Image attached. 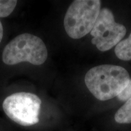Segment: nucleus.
Here are the masks:
<instances>
[{"mask_svg":"<svg viewBox=\"0 0 131 131\" xmlns=\"http://www.w3.org/2000/svg\"><path fill=\"white\" fill-rule=\"evenodd\" d=\"M130 77L119 66L104 64L92 68L85 75L87 88L96 98L106 101L118 96L128 84Z\"/></svg>","mask_w":131,"mask_h":131,"instance_id":"obj_1","label":"nucleus"},{"mask_svg":"<svg viewBox=\"0 0 131 131\" xmlns=\"http://www.w3.org/2000/svg\"><path fill=\"white\" fill-rule=\"evenodd\" d=\"M48 52L41 39L32 34H21L11 41L3 50L2 58L6 64L15 65L29 62L34 65L42 64Z\"/></svg>","mask_w":131,"mask_h":131,"instance_id":"obj_2","label":"nucleus"},{"mask_svg":"<svg viewBox=\"0 0 131 131\" xmlns=\"http://www.w3.org/2000/svg\"><path fill=\"white\" fill-rule=\"evenodd\" d=\"M99 0H75L69 7L64 26L69 37L80 39L91 33L99 14Z\"/></svg>","mask_w":131,"mask_h":131,"instance_id":"obj_3","label":"nucleus"},{"mask_svg":"<svg viewBox=\"0 0 131 131\" xmlns=\"http://www.w3.org/2000/svg\"><path fill=\"white\" fill-rule=\"evenodd\" d=\"M41 100L36 95L18 92L5 98L3 107L7 117L16 123L30 126L39 122Z\"/></svg>","mask_w":131,"mask_h":131,"instance_id":"obj_4","label":"nucleus"},{"mask_svg":"<svg viewBox=\"0 0 131 131\" xmlns=\"http://www.w3.org/2000/svg\"><path fill=\"white\" fill-rule=\"evenodd\" d=\"M126 33V27L115 22L112 11L103 8L91 32L93 37L92 43L100 51H107L120 42Z\"/></svg>","mask_w":131,"mask_h":131,"instance_id":"obj_5","label":"nucleus"},{"mask_svg":"<svg viewBox=\"0 0 131 131\" xmlns=\"http://www.w3.org/2000/svg\"><path fill=\"white\" fill-rule=\"evenodd\" d=\"M115 53L120 60H131V33L127 39L120 41L116 46Z\"/></svg>","mask_w":131,"mask_h":131,"instance_id":"obj_6","label":"nucleus"},{"mask_svg":"<svg viewBox=\"0 0 131 131\" xmlns=\"http://www.w3.org/2000/svg\"><path fill=\"white\" fill-rule=\"evenodd\" d=\"M115 120L118 123H131V98L118 110L115 115Z\"/></svg>","mask_w":131,"mask_h":131,"instance_id":"obj_7","label":"nucleus"},{"mask_svg":"<svg viewBox=\"0 0 131 131\" xmlns=\"http://www.w3.org/2000/svg\"><path fill=\"white\" fill-rule=\"evenodd\" d=\"M16 4V0H0V18L9 16L14 10Z\"/></svg>","mask_w":131,"mask_h":131,"instance_id":"obj_8","label":"nucleus"},{"mask_svg":"<svg viewBox=\"0 0 131 131\" xmlns=\"http://www.w3.org/2000/svg\"><path fill=\"white\" fill-rule=\"evenodd\" d=\"M131 98V80H129L128 84L125 89L118 96V98L120 101H126Z\"/></svg>","mask_w":131,"mask_h":131,"instance_id":"obj_9","label":"nucleus"},{"mask_svg":"<svg viewBox=\"0 0 131 131\" xmlns=\"http://www.w3.org/2000/svg\"><path fill=\"white\" fill-rule=\"evenodd\" d=\"M3 33H4V31H3V24H2V23H1V21H0V42H1V40H2V39H3Z\"/></svg>","mask_w":131,"mask_h":131,"instance_id":"obj_10","label":"nucleus"}]
</instances>
